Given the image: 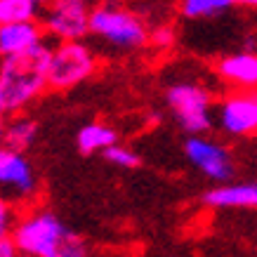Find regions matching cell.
Wrapping results in <instances>:
<instances>
[{
  "instance_id": "cell-14",
  "label": "cell",
  "mask_w": 257,
  "mask_h": 257,
  "mask_svg": "<svg viewBox=\"0 0 257 257\" xmlns=\"http://www.w3.org/2000/svg\"><path fill=\"white\" fill-rule=\"evenodd\" d=\"M234 5V0H182L179 10L187 19H210V17L226 12Z\"/></svg>"
},
{
  "instance_id": "cell-10",
  "label": "cell",
  "mask_w": 257,
  "mask_h": 257,
  "mask_svg": "<svg viewBox=\"0 0 257 257\" xmlns=\"http://www.w3.org/2000/svg\"><path fill=\"white\" fill-rule=\"evenodd\" d=\"M217 76L236 90H257V52L245 50L217 62Z\"/></svg>"
},
{
  "instance_id": "cell-4",
  "label": "cell",
  "mask_w": 257,
  "mask_h": 257,
  "mask_svg": "<svg viewBox=\"0 0 257 257\" xmlns=\"http://www.w3.org/2000/svg\"><path fill=\"white\" fill-rule=\"evenodd\" d=\"M165 99L184 133L203 135L212 127V97L203 85L175 83L168 87Z\"/></svg>"
},
{
  "instance_id": "cell-13",
  "label": "cell",
  "mask_w": 257,
  "mask_h": 257,
  "mask_svg": "<svg viewBox=\"0 0 257 257\" xmlns=\"http://www.w3.org/2000/svg\"><path fill=\"white\" fill-rule=\"evenodd\" d=\"M116 140L118 135L113 127L104 123H87L78 133V149L80 154H94V151H104L111 144H116Z\"/></svg>"
},
{
  "instance_id": "cell-6",
  "label": "cell",
  "mask_w": 257,
  "mask_h": 257,
  "mask_svg": "<svg viewBox=\"0 0 257 257\" xmlns=\"http://www.w3.org/2000/svg\"><path fill=\"white\" fill-rule=\"evenodd\" d=\"M43 29L47 36L64 40H80L90 33V10L85 0H52L45 8Z\"/></svg>"
},
{
  "instance_id": "cell-3",
  "label": "cell",
  "mask_w": 257,
  "mask_h": 257,
  "mask_svg": "<svg viewBox=\"0 0 257 257\" xmlns=\"http://www.w3.org/2000/svg\"><path fill=\"white\" fill-rule=\"evenodd\" d=\"M90 33L120 50H137L149 40L147 26L140 17L109 3L90 12Z\"/></svg>"
},
{
  "instance_id": "cell-16",
  "label": "cell",
  "mask_w": 257,
  "mask_h": 257,
  "mask_svg": "<svg viewBox=\"0 0 257 257\" xmlns=\"http://www.w3.org/2000/svg\"><path fill=\"white\" fill-rule=\"evenodd\" d=\"M38 5L33 0H0V26L36 19Z\"/></svg>"
},
{
  "instance_id": "cell-12",
  "label": "cell",
  "mask_w": 257,
  "mask_h": 257,
  "mask_svg": "<svg viewBox=\"0 0 257 257\" xmlns=\"http://www.w3.org/2000/svg\"><path fill=\"white\" fill-rule=\"evenodd\" d=\"M203 203L219 210H236V208H250L257 210V182H238V184H222L210 191H205Z\"/></svg>"
},
{
  "instance_id": "cell-2",
  "label": "cell",
  "mask_w": 257,
  "mask_h": 257,
  "mask_svg": "<svg viewBox=\"0 0 257 257\" xmlns=\"http://www.w3.org/2000/svg\"><path fill=\"white\" fill-rule=\"evenodd\" d=\"M12 238L29 257H87V243L52 212H33L22 219Z\"/></svg>"
},
{
  "instance_id": "cell-24",
  "label": "cell",
  "mask_w": 257,
  "mask_h": 257,
  "mask_svg": "<svg viewBox=\"0 0 257 257\" xmlns=\"http://www.w3.org/2000/svg\"><path fill=\"white\" fill-rule=\"evenodd\" d=\"M85 3H90V0H85Z\"/></svg>"
},
{
  "instance_id": "cell-20",
  "label": "cell",
  "mask_w": 257,
  "mask_h": 257,
  "mask_svg": "<svg viewBox=\"0 0 257 257\" xmlns=\"http://www.w3.org/2000/svg\"><path fill=\"white\" fill-rule=\"evenodd\" d=\"M19 248H17L15 238H3L0 241V257H17Z\"/></svg>"
},
{
  "instance_id": "cell-22",
  "label": "cell",
  "mask_w": 257,
  "mask_h": 257,
  "mask_svg": "<svg viewBox=\"0 0 257 257\" xmlns=\"http://www.w3.org/2000/svg\"><path fill=\"white\" fill-rule=\"evenodd\" d=\"M236 5H241V8H252L257 10V0H234Z\"/></svg>"
},
{
  "instance_id": "cell-7",
  "label": "cell",
  "mask_w": 257,
  "mask_h": 257,
  "mask_svg": "<svg viewBox=\"0 0 257 257\" xmlns=\"http://www.w3.org/2000/svg\"><path fill=\"white\" fill-rule=\"evenodd\" d=\"M219 130L231 137L257 135V90H236L217 104Z\"/></svg>"
},
{
  "instance_id": "cell-11",
  "label": "cell",
  "mask_w": 257,
  "mask_h": 257,
  "mask_svg": "<svg viewBox=\"0 0 257 257\" xmlns=\"http://www.w3.org/2000/svg\"><path fill=\"white\" fill-rule=\"evenodd\" d=\"M38 43H43V26L36 19L0 26V57L24 55Z\"/></svg>"
},
{
  "instance_id": "cell-17",
  "label": "cell",
  "mask_w": 257,
  "mask_h": 257,
  "mask_svg": "<svg viewBox=\"0 0 257 257\" xmlns=\"http://www.w3.org/2000/svg\"><path fill=\"white\" fill-rule=\"evenodd\" d=\"M104 158L109 161V163L118 165V168H137V165L142 163L140 156L135 154L133 149L127 147H120V144H111L109 149H104Z\"/></svg>"
},
{
  "instance_id": "cell-1",
  "label": "cell",
  "mask_w": 257,
  "mask_h": 257,
  "mask_svg": "<svg viewBox=\"0 0 257 257\" xmlns=\"http://www.w3.org/2000/svg\"><path fill=\"white\" fill-rule=\"evenodd\" d=\"M52 47L45 40L29 52L15 57H3L0 62V113L15 116L26 109L33 99L45 92L47 69L52 62Z\"/></svg>"
},
{
  "instance_id": "cell-21",
  "label": "cell",
  "mask_w": 257,
  "mask_h": 257,
  "mask_svg": "<svg viewBox=\"0 0 257 257\" xmlns=\"http://www.w3.org/2000/svg\"><path fill=\"white\" fill-rule=\"evenodd\" d=\"M5 130H8V120H5V113H0V144L5 142Z\"/></svg>"
},
{
  "instance_id": "cell-8",
  "label": "cell",
  "mask_w": 257,
  "mask_h": 257,
  "mask_svg": "<svg viewBox=\"0 0 257 257\" xmlns=\"http://www.w3.org/2000/svg\"><path fill=\"white\" fill-rule=\"evenodd\" d=\"M184 154H187L189 163L194 165L198 172H203L208 179H212V182L224 184V182L234 177L231 154L219 142L208 140L203 135H191L184 142Z\"/></svg>"
},
{
  "instance_id": "cell-18",
  "label": "cell",
  "mask_w": 257,
  "mask_h": 257,
  "mask_svg": "<svg viewBox=\"0 0 257 257\" xmlns=\"http://www.w3.org/2000/svg\"><path fill=\"white\" fill-rule=\"evenodd\" d=\"M12 219H15V212L10 208L8 201H0V241L3 238H10V229H12Z\"/></svg>"
},
{
  "instance_id": "cell-15",
  "label": "cell",
  "mask_w": 257,
  "mask_h": 257,
  "mask_svg": "<svg viewBox=\"0 0 257 257\" xmlns=\"http://www.w3.org/2000/svg\"><path fill=\"white\" fill-rule=\"evenodd\" d=\"M36 140V123L31 118H12L8 123V130H5V142L8 147L17 149V151H24L29 149Z\"/></svg>"
},
{
  "instance_id": "cell-23",
  "label": "cell",
  "mask_w": 257,
  "mask_h": 257,
  "mask_svg": "<svg viewBox=\"0 0 257 257\" xmlns=\"http://www.w3.org/2000/svg\"><path fill=\"white\" fill-rule=\"evenodd\" d=\"M33 3H36V5H38V8H47V5H50V3H52V0H33Z\"/></svg>"
},
{
  "instance_id": "cell-9",
  "label": "cell",
  "mask_w": 257,
  "mask_h": 257,
  "mask_svg": "<svg viewBox=\"0 0 257 257\" xmlns=\"http://www.w3.org/2000/svg\"><path fill=\"white\" fill-rule=\"evenodd\" d=\"M0 184L15 198H29L36 194V175L22 151L0 144Z\"/></svg>"
},
{
  "instance_id": "cell-19",
  "label": "cell",
  "mask_w": 257,
  "mask_h": 257,
  "mask_svg": "<svg viewBox=\"0 0 257 257\" xmlns=\"http://www.w3.org/2000/svg\"><path fill=\"white\" fill-rule=\"evenodd\" d=\"M151 40H154L158 47H168L172 43V31L170 29H158V31L151 36Z\"/></svg>"
},
{
  "instance_id": "cell-5",
  "label": "cell",
  "mask_w": 257,
  "mask_h": 257,
  "mask_svg": "<svg viewBox=\"0 0 257 257\" xmlns=\"http://www.w3.org/2000/svg\"><path fill=\"white\" fill-rule=\"evenodd\" d=\"M97 69V57L80 40H64L55 47L52 62L47 69V85L62 92L71 90L85 78H90Z\"/></svg>"
}]
</instances>
